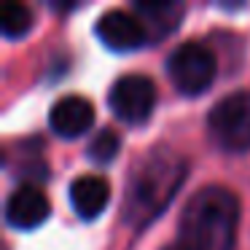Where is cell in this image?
<instances>
[{
    "label": "cell",
    "instance_id": "6da1fadb",
    "mask_svg": "<svg viewBox=\"0 0 250 250\" xmlns=\"http://www.w3.org/2000/svg\"><path fill=\"white\" fill-rule=\"evenodd\" d=\"M186 178V162L175 151H151L135 164L124 194V223L143 229L169 205Z\"/></svg>",
    "mask_w": 250,
    "mask_h": 250
},
{
    "label": "cell",
    "instance_id": "7a4b0ae2",
    "mask_svg": "<svg viewBox=\"0 0 250 250\" xmlns=\"http://www.w3.org/2000/svg\"><path fill=\"white\" fill-rule=\"evenodd\" d=\"M237 223V196L223 186H205L186 202L180 212L178 245L186 250H231Z\"/></svg>",
    "mask_w": 250,
    "mask_h": 250
},
{
    "label": "cell",
    "instance_id": "3957f363",
    "mask_svg": "<svg viewBox=\"0 0 250 250\" xmlns=\"http://www.w3.org/2000/svg\"><path fill=\"white\" fill-rule=\"evenodd\" d=\"M212 143L229 153L250 151V92L226 94L207 116Z\"/></svg>",
    "mask_w": 250,
    "mask_h": 250
},
{
    "label": "cell",
    "instance_id": "277c9868",
    "mask_svg": "<svg viewBox=\"0 0 250 250\" xmlns=\"http://www.w3.org/2000/svg\"><path fill=\"white\" fill-rule=\"evenodd\" d=\"M215 73H218V65H215L212 51L202 43H194V41L180 43L167 60L169 81L186 97L207 92L210 83L215 81Z\"/></svg>",
    "mask_w": 250,
    "mask_h": 250
},
{
    "label": "cell",
    "instance_id": "5b68a950",
    "mask_svg": "<svg viewBox=\"0 0 250 250\" xmlns=\"http://www.w3.org/2000/svg\"><path fill=\"white\" fill-rule=\"evenodd\" d=\"M108 105L116 113V119H121L124 124H146L156 105V86L151 78L140 76V73L124 76L113 83L108 94Z\"/></svg>",
    "mask_w": 250,
    "mask_h": 250
},
{
    "label": "cell",
    "instance_id": "8992f818",
    "mask_svg": "<svg viewBox=\"0 0 250 250\" xmlns=\"http://www.w3.org/2000/svg\"><path fill=\"white\" fill-rule=\"evenodd\" d=\"M94 33L103 41V46H108L110 51H135L148 41V33L140 19L129 11H119V8L103 14L97 19Z\"/></svg>",
    "mask_w": 250,
    "mask_h": 250
},
{
    "label": "cell",
    "instance_id": "52a82bcc",
    "mask_svg": "<svg viewBox=\"0 0 250 250\" xmlns=\"http://www.w3.org/2000/svg\"><path fill=\"white\" fill-rule=\"evenodd\" d=\"M51 212V205L46 199V194H41L35 186H22L17 188L6 202V221L14 229L22 231H33V229L43 226L46 218Z\"/></svg>",
    "mask_w": 250,
    "mask_h": 250
},
{
    "label": "cell",
    "instance_id": "ba28073f",
    "mask_svg": "<svg viewBox=\"0 0 250 250\" xmlns=\"http://www.w3.org/2000/svg\"><path fill=\"white\" fill-rule=\"evenodd\" d=\"M92 124H94L92 103L78 97V94L57 100L49 110V126L60 137H67V140H70V137H81L83 132H89Z\"/></svg>",
    "mask_w": 250,
    "mask_h": 250
},
{
    "label": "cell",
    "instance_id": "9c48e42d",
    "mask_svg": "<svg viewBox=\"0 0 250 250\" xmlns=\"http://www.w3.org/2000/svg\"><path fill=\"white\" fill-rule=\"evenodd\" d=\"M135 14L146 27L148 38L162 41L178 30L180 19H183V3H175V0H140V3H135Z\"/></svg>",
    "mask_w": 250,
    "mask_h": 250
},
{
    "label": "cell",
    "instance_id": "30bf717a",
    "mask_svg": "<svg viewBox=\"0 0 250 250\" xmlns=\"http://www.w3.org/2000/svg\"><path fill=\"white\" fill-rule=\"evenodd\" d=\"M110 188L100 175H81L70 183V205L83 221H94L108 207Z\"/></svg>",
    "mask_w": 250,
    "mask_h": 250
},
{
    "label": "cell",
    "instance_id": "8fae6325",
    "mask_svg": "<svg viewBox=\"0 0 250 250\" xmlns=\"http://www.w3.org/2000/svg\"><path fill=\"white\" fill-rule=\"evenodd\" d=\"M33 27V14L22 3H6L3 14H0V30L6 38H22Z\"/></svg>",
    "mask_w": 250,
    "mask_h": 250
},
{
    "label": "cell",
    "instance_id": "7c38bea8",
    "mask_svg": "<svg viewBox=\"0 0 250 250\" xmlns=\"http://www.w3.org/2000/svg\"><path fill=\"white\" fill-rule=\"evenodd\" d=\"M121 148V137L116 135L113 129H103L97 132V135L92 137V143H89V159H92L94 164H108L116 159V153H119Z\"/></svg>",
    "mask_w": 250,
    "mask_h": 250
},
{
    "label": "cell",
    "instance_id": "4fadbf2b",
    "mask_svg": "<svg viewBox=\"0 0 250 250\" xmlns=\"http://www.w3.org/2000/svg\"><path fill=\"white\" fill-rule=\"evenodd\" d=\"M167 250H186V248H180V245H175V248H167Z\"/></svg>",
    "mask_w": 250,
    "mask_h": 250
}]
</instances>
